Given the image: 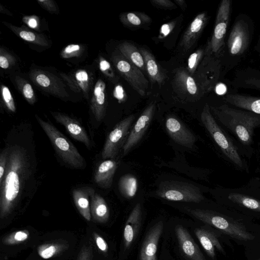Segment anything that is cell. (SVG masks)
Returning <instances> with one entry per match:
<instances>
[{"label": "cell", "mask_w": 260, "mask_h": 260, "mask_svg": "<svg viewBox=\"0 0 260 260\" xmlns=\"http://www.w3.org/2000/svg\"><path fill=\"white\" fill-rule=\"evenodd\" d=\"M112 60L121 76L140 95H145L149 87V82L142 71L120 53L112 56Z\"/></svg>", "instance_id": "cell-8"}, {"label": "cell", "mask_w": 260, "mask_h": 260, "mask_svg": "<svg viewBox=\"0 0 260 260\" xmlns=\"http://www.w3.org/2000/svg\"><path fill=\"white\" fill-rule=\"evenodd\" d=\"M90 187L78 188L73 190L75 205L80 214L87 221L91 218L90 212Z\"/></svg>", "instance_id": "cell-26"}, {"label": "cell", "mask_w": 260, "mask_h": 260, "mask_svg": "<svg viewBox=\"0 0 260 260\" xmlns=\"http://www.w3.org/2000/svg\"><path fill=\"white\" fill-rule=\"evenodd\" d=\"M206 21L205 13L198 14L192 21L183 34L180 46L185 52L194 45L201 34Z\"/></svg>", "instance_id": "cell-19"}, {"label": "cell", "mask_w": 260, "mask_h": 260, "mask_svg": "<svg viewBox=\"0 0 260 260\" xmlns=\"http://www.w3.org/2000/svg\"><path fill=\"white\" fill-rule=\"evenodd\" d=\"M186 210L197 219L218 229L231 237L241 241H250L255 236L243 224L229 215L209 209L186 208Z\"/></svg>", "instance_id": "cell-5"}, {"label": "cell", "mask_w": 260, "mask_h": 260, "mask_svg": "<svg viewBox=\"0 0 260 260\" xmlns=\"http://www.w3.org/2000/svg\"><path fill=\"white\" fill-rule=\"evenodd\" d=\"M1 95L7 109L12 112H15L16 110L15 103L12 93L7 86L4 85L1 86Z\"/></svg>", "instance_id": "cell-37"}, {"label": "cell", "mask_w": 260, "mask_h": 260, "mask_svg": "<svg viewBox=\"0 0 260 260\" xmlns=\"http://www.w3.org/2000/svg\"><path fill=\"white\" fill-rule=\"evenodd\" d=\"M155 104L151 103L143 111L132 127L127 139L122 148L123 155L126 154L141 140L153 118Z\"/></svg>", "instance_id": "cell-10"}, {"label": "cell", "mask_w": 260, "mask_h": 260, "mask_svg": "<svg viewBox=\"0 0 260 260\" xmlns=\"http://www.w3.org/2000/svg\"><path fill=\"white\" fill-rule=\"evenodd\" d=\"M135 118L131 115L119 122L108 135L102 152L103 159H113L122 149L127 139Z\"/></svg>", "instance_id": "cell-9"}, {"label": "cell", "mask_w": 260, "mask_h": 260, "mask_svg": "<svg viewBox=\"0 0 260 260\" xmlns=\"http://www.w3.org/2000/svg\"><path fill=\"white\" fill-rule=\"evenodd\" d=\"M8 151L4 149L0 155V184L3 181L7 168Z\"/></svg>", "instance_id": "cell-42"}, {"label": "cell", "mask_w": 260, "mask_h": 260, "mask_svg": "<svg viewBox=\"0 0 260 260\" xmlns=\"http://www.w3.org/2000/svg\"><path fill=\"white\" fill-rule=\"evenodd\" d=\"M99 68L101 71L113 83H116L119 78L116 76L110 63L106 59L100 57Z\"/></svg>", "instance_id": "cell-38"}, {"label": "cell", "mask_w": 260, "mask_h": 260, "mask_svg": "<svg viewBox=\"0 0 260 260\" xmlns=\"http://www.w3.org/2000/svg\"><path fill=\"white\" fill-rule=\"evenodd\" d=\"M142 220V207L141 204L138 203L132 210L124 225L123 240L125 249H128L136 239Z\"/></svg>", "instance_id": "cell-17"}, {"label": "cell", "mask_w": 260, "mask_h": 260, "mask_svg": "<svg viewBox=\"0 0 260 260\" xmlns=\"http://www.w3.org/2000/svg\"><path fill=\"white\" fill-rule=\"evenodd\" d=\"M16 83L23 97L30 105H33L36 101V95L34 89L25 79L19 76L16 77Z\"/></svg>", "instance_id": "cell-33"}, {"label": "cell", "mask_w": 260, "mask_h": 260, "mask_svg": "<svg viewBox=\"0 0 260 260\" xmlns=\"http://www.w3.org/2000/svg\"><path fill=\"white\" fill-rule=\"evenodd\" d=\"M155 194L160 198L172 201L198 203L205 199L199 187L189 183L175 180L161 182Z\"/></svg>", "instance_id": "cell-7"}, {"label": "cell", "mask_w": 260, "mask_h": 260, "mask_svg": "<svg viewBox=\"0 0 260 260\" xmlns=\"http://www.w3.org/2000/svg\"><path fill=\"white\" fill-rule=\"evenodd\" d=\"M255 260H260V258H259V259H255Z\"/></svg>", "instance_id": "cell-53"}, {"label": "cell", "mask_w": 260, "mask_h": 260, "mask_svg": "<svg viewBox=\"0 0 260 260\" xmlns=\"http://www.w3.org/2000/svg\"><path fill=\"white\" fill-rule=\"evenodd\" d=\"M117 166V162L113 159L102 162L95 172L94 180L96 184L102 188H109L112 185Z\"/></svg>", "instance_id": "cell-21"}, {"label": "cell", "mask_w": 260, "mask_h": 260, "mask_svg": "<svg viewBox=\"0 0 260 260\" xmlns=\"http://www.w3.org/2000/svg\"><path fill=\"white\" fill-rule=\"evenodd\" d=\"M259 156V159H258V160H259V165H259V169L260 170V154L259 155V156Z\"/></svg>", "instance_id": "cell-52"}, {"label": "cell", "mask_w": 260, "mask_h": 260, "mask_svg": "<svg viewBox=\"0 0 260 260\" xmlns=\"http://www.w3.org/2000/svg\"><path fill=\"white\" fill-rule=\"evenodd\" d=\"M51 114L56 121L65 127L73 138L83 143L87 148H90V140L87 132L77 120L62 113L53 112Z\"/></svg>", "instance_id": "cell-16"}, {"label": "cell", "mask_w": 260, "mask_h": 260, "mask_svg": "<svg viewBox=\"0 0 260 260\" xmlns=\"http://www.w3.org/2000/svg\"><path fill=\"white\" fill-rule=\"evenodd\" d=\"M114 96L119 102H123L124 100V90L121 86L118 85L115 87L114 91Z\"/></svg>", "instance_id": "cell-47"}, {"label": "cell", "mask_w": 260, "mask_h": 260, "mask_svg": "<svg viewBox=\"0 0 260 260\" xmlns=\"http://www.w3.org/2000/svg\"><path fill=\"white\" fill-rule=\"evenodd\" d=\"M93 256L92 246L84 245L80 251L77 260H92Z\"/></svg>", "instance_id": "cell-40"}, {"label": "cell", "mask_w": 260, "mask_h": 260, "mask_svg": "<svg viewBox=\"0 0 260 260\" xmlns=\"http://www.w3.org/2000/svg\"><path fill=\"white\" fill-rule=\"evenodd\" d=\"M175 3L182 8H186L185 2L183 0H175Z\"/></svg>", "instance_id": "cell-51"}, {"label": "cell", "mask_w": 260, "mask_h": 260, "mask_svg": "<svg viewBox=\"0 0 260 260\" xmlns=\"http://www.w3.org/2000/svg\"><path fill=\"white\" fill-rule=\"evenodd\" d=\"M230 104L245 110L260 115V99L236 94H229L225 98Z\"/></svg>", "instance_id": "cell-28"}, {"label": "cell", "mask_w": 260, "mask_h": 260, "mask_svg": "<svg viewBox=\"0 0 260 260\" xmlns=\"http://www.w3.org/2000/svg\"><path fill=\"white\" fill-rule=\"evenodd\" d=\"M60 75L64 80V81L67 83V84L70 86V87L72 89V90L76 92H79L81 91V90L77 85L74 79L69 77L65 74L60 73Z\"/></svg>", "instance_id": "cell-46"}, {"label": "cell", "mask_w": 260, "mask_h": 260, "mask_svg": "<svg viewBox=\"0 0 260 260\" xmlns=\"http://www.w3.org/2000/svg\"><path fill=\"white\" fill-rule=\"evenodd\" d=\"M152 5L158 8L172 9L176 8V5L169 0H152L150 1Z\"/></svg>", "instance_id": "cell-45"}, {"label": "cell", "mask_w": 260, "mask_h": 260, "mask_svg": "<svg viewBox=\"0 0 260 260\" xmlns=\"http://www.w3.org/2000/svg\"><path fill=\"white\" fill-rule=\"evenodd\" d=\"M202 49H199L192 53L189 57L187 62V71L193 76L203 55Z\"/></svg>", "instance_id": "cell-36"}, {"label": "cell", "mask_w": 260, "mask_h": 260, "mask_svg": "<svg viewBox=\"0 0 260 260\" xmlns=\"http://www.w3.org/2000/svg\"><path fill=\"white\" fill-rule=\"evenodd\" d=\"M145 63L146 73L151 83H157L160 87L167 78L166 74L157 63L154 56L147 49L139 48Z\"/></svg>", "instance_id": "cell-23"}, {"label": "cell", "mask_w": 260, "mask_h": 260, "mask_svg": "<svg viewBox=\"0 0 260 260\" xmlns=\"http://www.w3.org/2000/svg\"><path fill=\"white\" fill-rule=\"evenodd\" d=\"M248 32L246 25L242 21H238L230 35L228 47L231 54L236 55L242 52L248 42Z\"/></svg>", "instance_id": "cell-20"}, {"label": "cell", "mask_w": 260, "mask_h": 260, "mask_svg": "<svg viewBox=\"0 0 260 260\" xmlns=\"http://www.w3.org/2000/svg\"><path fill=\"white\" fill-rule=\"evenodd\" d=\"M23 151L17 147L8 149L6 172L0 184V217L8 216L12 211L18 199L25 165Z\"/></svg>", "instance_id": "cell-3"}, {"label": "cell", "mask_w": 260, "mask_h": 260, "mask_svg": "<svg viewBox=\"0 0 260 260\" xmlns=\"http://www.w3.org/2000/svg\"><path fill=\"white\" fill-rule=\"evenodd\" d=\"M37 2L42 7L50 13H57V8L54 1L51 0H37Z\"/></svg>", "instance_id": "cell-44"}, {"label": "cell", "mask_w": 260, "mask_h": 260, "mask_svg": "<svg viewBox=\"0 0 260 260\" xmlns=\"http://www.w3.org/2000/svg\"><path fill=\"white\" fill-rule=\"evenodd\" d=\"M166 128L170 137L177 144L191 148L196 141L194 134L179 119L169 117L166 121Z\"/></svg>", "instance_id": "cell-13"}, {"label": "cell", "mask_w": 260, "mask_h": 260, "mask_svg": "<svg viewBox=\"0 0 260 260\" xmlns=\"http://www.w3.org/2000/svg\"><path fill=\"white\" fill-rule=\"evenodd\" d=\"M174 81L176 88L181 93L191 95L198 93L197 84L187 70L182 68L178 69L175 74Z\"/></svg>", "instance_id": "cell-25"}, {"label": "cell", "mask_w": 260, "mask_h": 260, "mask_svg": "<svg viewBox=\"0 0 260 260\" xmlns=\"http://www.w3.org/2000/svg\"><path fill=\"white\" fill-rule=\"evenodd\" d=\"M90 109L98 121L102 120L106 109V84L102 79L95 83L90 101Z\"/></svg>", "instance_id": "cell-18"}, {"label": "cell", "mask_w": 260, "mask_h": 260, "mask_svg": "<svg viewBox=\"0 0 260 260\" xmlns=\"http://www.w3.org/2000/svg\"><path fill=\"white\" fill-rule=\"evenodd\" d=\"M195 235L206 253L211 258L215 257V248L225 254V251L215 234L207 230L196 228Z\"/></svg>", "instance_id": "cell-22"}, {"label": "cell", "mask_w": 260, "mask_h": 260, "mask_svg": "<svg viewBox=\"0 0 260 260\" xmlns=\"http://www.w3.org/2000/svg\"><path fill=\"white\" fill-rule=\"evenodd\" d=\"M3 23L23 40L42 46H48L49 45L48 42L42 35L35 33L24 28L15 26L9 23L5 22Z\"/></svg>", "instance_id": "cell-29"}, {"label": "cell", "mask_w": 260, "mask_h": 260, "mask_svg": "<svg viewBox=\"0 0 260 260\" xmlns=\"http://www.w3.org/2000/svg\"><path fill=\"white\" fill-rule=\"evenodd\" d=\"M213 193L225 205L260 214V177H253L238 187H218Z\"/></svg>", "instance_id": "cell-4"}, {"label": "cell", "mask_w": 260, "mask_h": 260, "mask_svg": "<svg viewBox=\"0 0 260 260\" xmlns=\"http://www.w3.org/2000/svg\"><path fill=\"white\" fill-rule=\"evenodd\" d=\"M35 117L62 160L75 168L84 167V159L74 144L51 122L37 115Z\"/></svg>", "instance_id": "cell-6"}, {"label": "cell", "mask_w": 260, "mask_h": 260, "mask_svg": "<svg viewBox=\"0 0 260 260\" xmlns=\"http://www.w3.org/2000/svg\"><path fill=\"white\" fill-rule=\"evenodd\" d=\"M64 244L60 243H50L38 247L39 255L44 259H49L59 254L65 249Z\"/></svg>", "instance_id": "cell-32"}, {"label": "cell", "mask_w": 260, "mask_h": 260, "mask_svg": "<svg viewBox=\"0 0 260 260\" xmlns=\"http://www.w3.org/2000/svg\"><path fill=\"white\" fill-rule=\"evenodd\" d=\"M218 124L234 139L247 158L254 153V134L260 127V115L223 105L210 107Z\"/></svg>", "instance_id": "cell-1"}, {"label": "cell", "mask_w": 260, "mask_h": 260, "mask_svg": "<svg viewBox=\"0 0 260 260\" xmlns=\"http://www.w3.org/2000/svg\"><path fill=\"white\" fill-rule=\"evenodd\" d=\"M174 25V22L163 25L161 28V34H163L164 36H167Z\"/></svg>", "instance_id": "cell-49"}, {"label": "cell", "mask_w": 260, "mask_h": 260, "mask_svg": "<svg viewBox=\"0 0 260 260\" xmlns=\"http://www.w3.org/2000/svg\"><path fill=\"white\" fill-rule=\"evenodd\" d=\"M23 21L32 28H36L38 26V21L37 17L35 16L25 17Z\"/></svg>", "instance_id": "cell-48"}, {"label": "cell", "mask_w": 260, "mask_h": 260, "mask_svg": "<svg viewBox=\"0 0 260 260\" xmlns=\"http://www.w3.org/2000/svg\"><path fill=\"white\" fill-rule=\"evenodd\" d=\"M215 91L218 94L222 95L226 92V87L224 84L219 83L216 85Z\"/></svg>", "instance_id": "cell-50"}, {"label": "cell", "mask_w": 260, "mask_h": 260, "mask_svg": "<svg viewBox=\"0 0 260 260\" xmlns=\"http://www.w3.org/2000/svg\"><path fill=\"white\" fill-rule=\"evenodd\" d=\"M29 76L34 83L45 91L60 98L69 96L63 85L50 73L34 70L30 72Z\"/></svg>", "instance_id": "cell-12"}, {"label": "cell", "mask_w": 260, "mask_h": 260, "mask_svg": "<svg viewBox=\"0 0 260 260\" xmlns=\"http://www.w3.org/2000/svg\"><path fill=\"white\" fill-rule=\"evenodd\" d=\"M164 228L161 220L153 225L146 234L140 252V260H157V250Z\"/></svg>", "instance_id": "cell-14"}, {"label": "cell", "mask_w": 260, "mask_h": 260, "mask_svg": "<svg viewBox=\"0 0 260 260\" xmlns=\"http://www.w3.org/2000/svg\"><path fill=\"white\" fill-rule=\"evenodd\" d=\"M30 236L29 232L26 230H19L12 232L2 239L4 245H14L26 241Z\"/></svg>", "instance_id": "cell-35"}, {"label": "cell", "mask_w": 260, "mask_h": 260, "mask_svg": "<svg viewBox=\"0 0 260 260\" xmlns=\"http://www.w3.org/2000/svg\"><path fill=\"white\" fill-rule=\"evenodd\" d=\"M0 52V67L2 69H7L13 63V57L2 48L1 49Z\"/></svg>", "instance_id": "cell-41"}, {"label": "cell", "mask_w": 260, "mask_h": 260, "mask_svg": "<svg viewBox=\"0 0 260 260\" xmlns=\"http://www.w3.org/2000/svg\"><path fill=\"white\" fill-rule=\"evenodd\" d=\"M175 231L180 249L188 260H206L199 247L184 226L177 225Z\"/></svg>", "instance_id": "cell-15"}, {"label": "cell", "mask_w": 260, "mask_h": 260, "mask_svg": "<svg viewBox=\"0 0 260 260\" xmlns=\"http://www.w3.org/2000/svg\"><path fill=\"white\" fill-rule=\"evenodd\" d=\"M201 119L225 162L236 170L248 173L249 167L245 154L234 139L218 124L207 104L203 108Z\"/></svg>", "instance_id": "cell-2"}, {"label": "cell", "mask_w": 260, "mask_h": 260, "mask_svg": "<svg viewBox=\"0 0 260 260\" xmlns=\"http://www.w3.org/2000/svg\"><path fill=\"white\" fill-rule=\"evenodd\" d=\"M230 2L223 0L219 7L213 34L210 43L212 51L216 53L222 46L230 14Z\"/></svg>", "instance_id": "cell-11"}, {"label": "cell", "mask_w": 260, "mask_h": 260, "mask_svg": "<svg viewBox=\"0 0 260 260\" xmlns=\"http://www.w3.org/2000/svg\"><path fill=\"white\" fill-rule=\"evenodd\" d=\"M82 47L78 44H70L61 52V56L64 58L77 57L81 54Z\"/></svg>", "instance_id": "cell-39"}, {"label": "cell", "mask_w": 260, "mask_h": 260, "mask_svg": "<svg viewBox=\"0 0 260 260\" xmlns=\"http://www.w3.org/2000/svg\"><path fill=\"white\" fill-rule=\"evenodd\" d=\"M90 212L93 219L97 222L104 223L108 221L109 215V209L105 199L95 192L94 190L90 188Z\"/></svg>", "instance_id": "cell-24"}, {"label": "cell", "mask_w": 260, "mask_h": 260, "mask_svg": "<svg viewBox=\"0 0 260 260\" xmlns=\"http://www.w3.org/2000/svg\"><path fill=\"white\" fill-rule=\"evenodd\" d=\"M119 18L123 24L132 27L140 26L151 20L148 15L141 12L123 13L120 15Z\"/></svg>", "instance_id": "cell-31"}, {"label": "cell", "mask_w": 260, "mask_h": 260, "mask_svg": "<svg viewBox=\"0 0 260 260\" xmlns=\"http://www.w3.org/2000/svg\"><path fill=\"white\" fill-rule=\"evenodd\" d=\"M93 238L99 249L104 253H107L109 247L105 239L96 233H93Z\"/></svg>", "instance_id": "cell-43"}, {"label": "cell", "mask_w": 260, "mask_h": 260, "mask_svg": "<svg viewBox=\"0 0 260 260\" xmlns=\"http://www.w3.org/2000/svg\"><path fill=\"white\" fill-rule=\"evenodd\" d=\"M74 80L86 99H88L90 89V77L86 71L78 70L75 74Z\"/></svg>", "instance_id": "cell-34"}, {"label": "cell", "mask_w": 260, "mask_h": 260, "mask_svg": "<svg viewBox=\"0 0 260 260\" xmlns=\"http://www.w3.org/2000/svg\"><path fill=\"white\" fill-rule=\"evenodd\" d=\"M118 50L122 55L140 69L143 73H146L143 57L136 46L125 41L118 45Z\"/></svg>", "instance_id": "cell-27"}, {"label": "cell", "mask_w": 260, "mask_h": 260, "mask_svg": "<svg viewBox=\"0 0 260 260\" xmlns=\"http://www.w3.org/2000/svg\"><path fill=\"white\" fill-rule=\"evenodd\" d=\"M138 180L133 175L127 174L119 179L118 188L120 193L126 199L134 197L138 189Z\"/></svg>", "instance_id": "cell-30"}]
</instances>
